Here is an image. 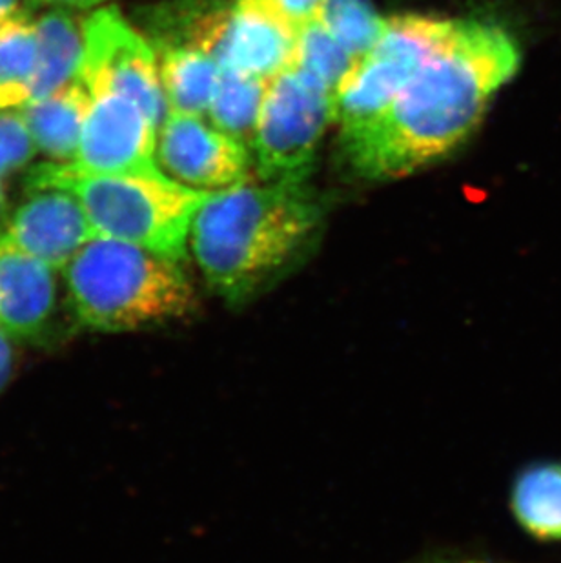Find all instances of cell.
Wrapping results in <instances>:
<instances>
[{"label":"cell","instance_id":"cell-1","mask_svg":"<svg viewBox=\"0 0 561 563\" xmlns=\"http://www.w3.org/2000/svg\"><path fill=\"white\" fill-rule=\"evenodd\" d=\"M519 66L521 49L505 27L455 19L387 110L341 139L350 165L372 181L402 179L435 165L471 137Z\"/></svg>","mask_w":561,"mask_h":563},{"label":"cell","instance_id":"cell-2","mask_svg":"<svg viewBox=\"0 0 561 563\" xmlns=\"http://www.w3.org/2000/svg\"><path fill=\"white\" fill-rule=\"evenodd\" d=\"M321 223L323 210L302 183L244 181L205 197L188 245L212 292L241 309L307 257Z\"/></svg>","mask_w":561,"mask_h":563},{"label":"cell","instance_id":"cell-3","mask_svg":"<svg viewBox=\"0 0 561 563\" xmlns=\"http://www.w3.org/2000/svg\"><path fill=\"white\" fill-rule=\"evenodd\" d=\"M63 274L72 318L97 332L175 323L199 307L177 261L124 241L91 238Z\"/></svg>","mask_w":561,"mask_h":563},{"label":"cell","instance_id":"cell-4","mask_svg":"<svg viewBox=\"0 0 561 563\" xmlns=\"http://www.w3.org/2000/svg\"><path fill=\"white\" fill-rule=\"evenodd\" d=\"M44 185L72 191L99 238L124 241L177 263L186 257L197 208L210 196L180 187L160 168L91 174L52 161L35 166L26 177V188Z\"/></svg>","mask_w":561,"mask_h":563},{"label":"cell","instance_id":"cell-5","mask_svg":"<svg viewBox=\"0 0 561 563\" xmlns=\"http://www.w3.org/2000/svg\"><path fill=\"white\" fill-rule=\"evenodd\" d=\"M336 97L319 80L288 66L271 80L255 128L254 154L263 183H302L329 124Z\"/></svg>","mask_w":561,"mask_h":563},{"label":"cell","instance_id":"cell-6","mask_svg":"<svg viewBox=\"0 0 561 563\" xmlns=\"http://www.w3.org/2000/svg\"><path fill=\"white\" fill-rule=\"evenodd\" d=\"M455 19L405 13L387 19L382 41L363 57L336 97V123L341 139L360 132L380 118L403 86L418 71Z\"/></svg>","mask_w":561,"mask_h":563},{"label":"cell","instance_id":"cell-7","mask_svg":"<svg viewBox=\"0 0 561 563\" xmlns=\"http://www.w3.org/2000/svg\"><path fill=\"white\" fill-rule=\"evenodd\" d=\"M180 11L183 21H172L180 26L179 41L174 44L210 55L221 68L274 79L294 59L296 30L257 0L194 4Z\"/></svg>","mask_w":561,"mask_h":563},{"label":"cell","instance_id":"cell-8","mask_svg":"<svg viewBox=\"0 0 561 563\" xmlns=\"http://www.w3.org/2000/svg\"><path fill=\"white\" fill-rule=\"evenodd\" d=\"M79 80L90 96L117 93L138 102L157 130L168 118L154 46L113 5L85 19Z\"/></svg>","mask_w":561,"mask_h":563},{"label":"cell","instance_id":"cell-9","mask_svg":"<svg viewBox=\"0 0 561 563\" xmlns=\"http://www.w3.org/2000/svg\"><path fill=\"white\" fill-rule=\"evenodd\" d=\"M155 165L180 187L218 194L249 181L250 150L205 118L168 113L157 130Z\"/></svg>","mask_w":561,"mask_h":563},{"label":"cell","instance_id":"cell-10","mask_svg":"<svg viewBox=\"0 0 561 563\" xmlns=\"http://www.w3.org/2000/svg\"><path fill=\"white\" fill-rule=\"evenodd\" d=\"M157 128L138 102L117 93L90 96L74 166L91 174L157 170Z\"/></svg>","mask_w":561,"mask_h":563},{"label":"cell","instance_id":"cell-11","mask_svg":"<svg viewBox=\"0 0 561 563\" xmlns=\"http://www.w3.org/2000/svg\"><path fill=\"white\" fill-rule=\"evenodd\" d=\"M26 199L6 223L11 245L63 272L82 246L96 238L85 208L66 188H26Z\"/></svg>","mask_w":561,"mask_h":563},{"label":"cell","instance_id":"cell-12","mask_svg":"<svg viewBox=\"0 0 561 563\" xmlns=\"http://www.w3.org/2000/svg\"><path fill=\"white\" fill-rule=\"evenodd\" d=\"M57 272L0 235V329L11 340L41 343L52 334L61 312Z\"/></svg>","mask_w":561,"mask_h":563},{"label":"cell","instance_id":"cell-13","mask_svg":"<svg viewBox=\"0 0 561 563\" xmlns=\"http://www.w3.org/2000/svg\"><path fill=\"white\" fill-rule=\"evenodd\" d=\"M33 22L37 35V68L30 101H37L79 80L85 55V19L74 11L50 10Z\"/></svg>","mask_w":561,"mask_h":563},{"label":"cell","instance_id":"cell-14","mask_svg":"<svg viewBox=\"0 0 561 563\" xmlns=\"http://www.w3.org/2000/svg\"><path fill=\"white\" fill-rule=\"evenodd\" d=\"M90 93L77 80L54 96L30 101L21 108L35 148L52 163L74 165L79 152Z\"/></svg>","mask_w":561,"mask_h":563},{"label":"cell","instance_id":"cell-15","mask_svg":"<svg viewBox=\"0 0 561 563\" xmlns=\"http://www.w3.org/2000/svg\"><path fill=\"white\" fill-rule=\"evenodd\" d=\"M154 49L168 113L207 118L221 66L190 46L165 44Z\"/></svg>","mask_w":561,"mask_h":563},{"label":"cell","instance_id":"cell-16","mask_svg":"<svg viewBox=\"0 0 561 563\" xmlns=\"http://www.w3.org/2000/svg\"><path fill=\"white\" fill-rule=\"evenodd\" d=\"M514 520L540 542H561V463L536 462L521 468L510 489Z\"/></svg>","mask_w":561,"mask_h":563},{"label":"cell","instance_id":"cell-17","mask_svg":"<svg viewBox=\"0 0 561 563\" xmlns=\"http://www.w3.org/2000/svg\"><path fill=\"white\" fill-rule=\"evenodd\" d=\"M271 80L238 69L221 68L205 119L219 132L252 148Z\"/></svg>","mask_w":561,"mask_h":563},{"label":"cell","instance_id":"cell-18","mask_svg":"<svg viewBox=\"0 0 561 563\" xmlns=\"http://www.w3.org/2000/svg\"><path fill=\"white\" fill-rule=\"evenodd\" d=\"M35 68V22L19 13L0 26V110H19L30 102Z\"/></svg>","mask_w":561,"mask_h":563},{"label":"cell","instance_id":"cell-19","mask_svg":"<svg viewBox=\"0 0 561 563\" xmlns=\"http://www.w3.org/2000/svg\"><path fill=\"white\" fill-rule=\"evenodd\" d=\"M358 64L360 60L336 41L319 19L308 22L307 26L297 32L290 66L319 80L332 96L338 97Z\"/></svg>","mask_w":561,"mask_h":563},{"label":"cell","instance_id":"cell-20","mask_svg":"<svg viewBox=\"0 0 561 563\" xmlns=\"http://www.w3.org/2000/svg\"><path fill=\"white\" fill-rule=\"evenodd\" d=\"M318 19L358 60L371 54L387 30V19L377 13L372 0H327Z\"/></svg>","mask_w":561,"mask_h":563},{"label":"cell","instance_id":"cell-21","mask_svg":"<svg viewBox=\"0 0 561 563\" xmlns=\"http://www.w3.org/2000/svg\"><path fill=\"white\" fill-rule=\"evenodd\" d=\"M37 154L26 121L19 110H0V181L22 170Z\"/></svg>","mask_w":561,"mask_h":563},{"label":"cell","instance_id":"cell-22","mask_svg":"<svg viewBox=\"0 0 561 563\" xmlns=\"http://www.w3.org/2000/svg\"><path fill=\"white\" fill-rule=\"evenodd\" d=\"M286 26L299 32L308 22L316 21L327 0H257Z\"/></svg>","mask_w":561,"mask_h":563},{"label":"cell","instance_id":"cell-23","mask_svg":"<svg viewBox=\"0 0 561 563\" xmlns=\"http://www.w3.org/2000/svg\"><path fill=\"white\" fill-rule=\"evenodd\" d=\"M15 340H11L4 330L0 329V394L8 387L13 371H15L16 351Z\"/></svg>","mask_w":561,"mask_h":563},{"label":"cell","instance_id":"cell-24","mask_svg":"<svg viewBox=\"0 0 561 563\" xmlns=\"http://www.w3.org/2000/svg\"><path fill=\"white\" fill-rule=\"evenodd\" d=\"M32 2L50 10L85 11L97 10L105 0H32Z\"/></svg>","mask_w":561,"mask_h":563},{"label":"cell","instance_id":"cell-25","mask_svg":"<svg viewBox=\"0 0 561 563\" xmlns=\"http://www.w3.org/2000/svg\"><path fill=\"white\" fill-rule=\"evenodd\" d=\"M19 5H21V0H0V26L22 13L19 11Z\"/></svg>","mask_w":561,"mask_h":563},{"label":"cell","instance_id":"cell-26","mask_svg":"<svg viewBox=\"0 0 561 563\" xmlns=\"http://www.w3.org/2000/svg\"><path fill=\"white\" fill-rule=\"evenodd\" d=\"M8 218H10V213H8V197H6L4 187H2V181H0V235L4 232Z\"/></svg>","mask_w":561,"mask_h":563},{"label":"cell","instance_id":"cell-27","mask_svg":"<svg viewBox=\"0 0 561 563\" xmlns=\"http://www.w3.org/2000/svg\"><path fill=\"white\" fill-rule=\"evenodd\" d=\"M454 563H491V562H483V560H465V562H454Z\"/></svg>","mask_w":561,"mask_h":563}]
</instances>
